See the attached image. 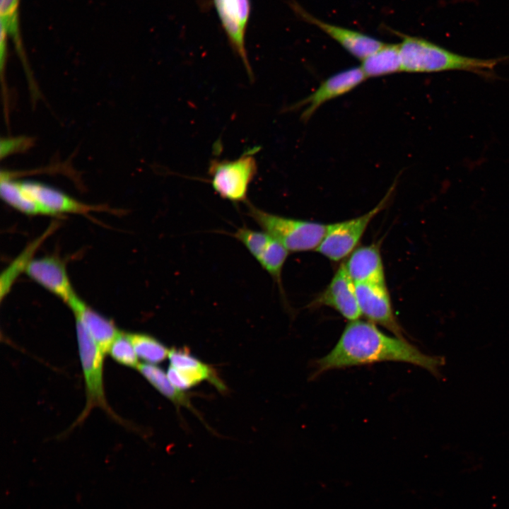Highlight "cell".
Segmentation results:
<instances>
[{
	"mask_svg": "<svg viewBox=\"0 0 509 509\" xmlns=\"http://www.w3.org/2000/svg\"><path fill=\"white\" fill-rule=\"evenodd\" d=\"M410 363L435 376L443 357L423 353L404 338L390 336L369 321H349L333 349L316 362V376L327 370L380 362Z\"/></svg>",
	"mask_w": 509,
	"mask_h": 509,
	"instance_id": "obj_1",
	"label": "cell"
},
{
	"mask_svg": "<svg viewBox=\"0 0 509 509\" xmlns=\"http://www.w3.org/2000/svg\"><path fill=\"white\" fill-rule=\"evenodd\" d=\"M402 71L434 73L464 71L491 78L495 67L508 57L479 59L448 50L426 39L398 33Z\"/></svg>",
	"mask_w": 509,
	"mask_h": 509,
	"instance_id": "obj_2",
	"label": "cell"
},
{
	"mask_svg": "<svg viewBox=\"0 0 509 509\" xmlns=\"http://www.w3.org/2000/svg\"><path fill=\"white\" fill-rule=\"evenodd\" d=\"M248 215L289 252L315 250L321 243L327 225L269 213L247 202Z\"/></svg>",
	"mask_w": 509,
	"mask_h": 509,
	"instance_id": "obj_3",
	"label": "cell"
},
{
	"mask_svg": "<svg viewBox=\"0 0 509 509\" xmlns=\"http://www.w3.org/2000/svg\"><path fill=\"white\" fill-rule=\"evenodd\" d=\"M259 147L247 149L235 160H211L208 173L214 192L233 203L248 202L249 187L257 172L255 154Z\"/></svg>",
	"mask_w": 509,
	"mask_h": 509,
	"instance_id": "obj_4",
	"label": "cell"
},
{
	"mask_svg": "<svg viewBox=\"0 0 509 509\" xmlns=\"http://www.w3.org/2000/svg\"><path fill=\"white\" fill-rule=\"evenodd\" d=\"M76 330L86 395L84 410L78 419L79 422L84 420L95 407H100L111 414L112 413L107 406L104 390L105 353L88 329L78 320H76Z\"/></svg>",
	"mask_w": 509,
	"mask_h": 509,
	"instance_id": "obj_5",
	"label": "cell"
},
{
	"mask_svg": "<svg viewBox=\"0 0 509 509\" xmlns=\"http://www.w3.org/2000/svg\"><path fill=\"white\" fill-rule=\"evenodd\" d=\"M394 187L377 206L363 215L327 225L324 236L316 251L332 261L341 260L351 253L371 221L386 206Z\"/></svg>",
	"mask_w": 509,
	"mask_h": 509,
	"instance_id": "obj_6",
	"label": "cell"
},
{
	"mask_svg": "<svg viewBox=\"0 0 509 509\" xmlns=\"http://www.w3.org/2000/svg\"><path fill=\"white\" fill-rule=\"evenodd\" d=\"M233 236L245 247L281 289L282 271L289 251L264 230L242 227L235 232Z\"/></svg>",
	"mask_w": 509,
	"mask_h": 509,
	"instance_id": "obj_7",
	"label": "cell"
},
{
	"mask_svg": "<svg viewBox=\"0 0 509 509\" xmlns=\"http://www.w3.org/2000/svg\"><path fill=\"white\" fill-rule=\"evenodd\" d=\"M228 40L250 78L253 72L245 47V34L250 14V0H213Z\"/></svg>",
	"mask_w": 509,
	"mask_h": 509,
	"instance_id": "obj_8",
	"label": "cell"
},
{
	"mask_svg": "<svg viewBox=\"0 0 509 509\" xmlns=\"http://www.w3.org/2000/svg\"><path fill=\"white\" fill-rule=\"evenodd\" d=\"M361 315L379 324L394 335L404 338V332L394 313L386 284L356 283Z\"/></svg>",
	"mask_w": 509,
	"mask_h": 509,
	"instance_id": "obj_9",
	"label": "cell"
},
{
	"mask_svg": "<svg viewBox=\"0 0 509 509\" xmlns=\"http://www.w3.org/2000/svg\"><path fill=\"white\" fill-rule=\"evenodd\" d=\"M366 78L361 66L341 71L324 80L314 92L292 105L291 109L305 106L300 118L307 122L324 103L346 94Z\"/></svg>",
	"mask_w": 509,
	"mask_h": 509,
	"instance_id": "obj_10",
	"label": "cell"
},
{
	"mask_svg": "<svg viewBox=\"0 0 509 509\" xmlns=\"http://www.w3.org/2000/svg\"><path fill=\"white\" fill-rule=\"evenodd\" d=\"M291 6L304 21L319 28L337 42L346 51L361 61L385 45L384 42L369 35L321 21L294 1Z\"/></svg>",
	"mask_w": 509,
	"mask_h": 509,
	"instance_id": "obj_11",
	"label": "cell"
},
{
	"mask_svg": "<svg viewBox=\"0 0 509 509\" xmlns=\"http://www.w3.org/2000/svg\"><path fill=\"white\" fill-rule=\"evenodd\" d=\"M312 306H328L349 321L361 316L356 283L348 274L344 264L339 267L327 288L312 303Z\"/></svg>",
	"mask_w": 509,
	"mask_h": 509,
	"instance_id": "obj_12",
	"label": "cell"
},
{
	"mask_svg": "<svg viewBox=\"0 0 509 509\" xmlns=\"http://www.w3.org/2000/svg\"><path fill=\"white\" fill-rule=\"evenodd\" d=\"M26 274L67 304L76 294L69 281L65 264L57 257L32 259L25 269Z\"/></svg>",
	"mask_w": 509,
	"mask_h": 509,
	"instance_id": "obj_13",
	"label": "cell"
},
{
	"mask_svg": "<svg viewBox=\"0 0 509 509\" xmlns=\"http://www.w3.org/2000/svg\"><path fill=\"white\" fill-rule=\"evenodd\" d=\"M168 358L170 365L167 375L172 384L178 390L192 387L203 380H208L217 387H222L211 368L181 349L170 350Z\"/></svg>",
	"mask_w": 509,
	"mask_h": 509,
	"instance_id": "obj_14",
	"label": "cell"
},
{
	"mask_svg": "<svg viewBox=\"0 0 509 509\" xmlns=\"http://www.w3.org/2000/svg\"><path fill=\"white\" fill-rule=\"evenodd\" d=\"M22 189L40 207L42 215L84 214L95 208L81 203L66 194L37 182L19 181Z\"/></svg>",
	"mask_w": 509,
	"mask_h": 509,
	"instance_id": "obj_15",
	"label": "cell"
},
{
	"mask_svg": "<svg viewBox=\"0 0 509 509\" xmlns=\"http://www.w3.org/2000/svg\"><path fill=\"white\" fill-rule=\"evenodd\" d=\"M344 264L355 283L385 284L384 266L377 245L372 244L354 250Z\"/></svg>",
	"mask_w": 509,
	"mask_h": 509,
	"instance_id": "obj_16",
	"label": "cell"
},
{
	"mask_svg": "<svg viewBox=\"0 0 509 509\" xmlns=\"http://www.w3.org/2000/svg\"><path fill=\"white\" fill-rule=\"evenodd\" d=\"M67 305L72 310L75 319L85 326L103 353H108L111 344L121 332L115 324L93 310L77 295Z\"/></svg>",
	"mask_w": 509,
	"mask_h": 509,
	"instance_id": "obj_17",
	"label": "cell"
},
{
	"mask_svg": "<svg viewBox=\"0 0 509 509\" xmlns=\"http://www.w3.org/2000/svg\"><path fill=\"white\" fill-rule=\"evenodd\" d=\"M362 62L361 68L367 78L402 71L399 44H385Z\"/></svg>",
	"mask_w": 509,
	"mask_h": 509,
	"instance_id": "obj_18",
	"label": "cell"
},
{
	"mask_svg": "<svg viewBox=\"0 0 509 509\" xmlns=\"http://www.w3.org/2000/svg\"><path fill=\"white\" fill-rule=\"evenodd\" d=\"M20 0H0L1 24L11 38L18 56L28 79L33 78L27 57L24 49L20 28Z\"/></svg>",
	"mask_w": 509,
	"mask_h": 509,
	"instance_id": "obj_19",
	"label": "cell"
},
{
	"mask_svg": "<svg viewBox=\"0 0 509 509\" xmlns=\"http://www.w3.org/2000/svg\"><path fill=\"white\" fill-rule=\"evenodd\" d=\"M0 194L5 202L21 212L42 215L40 207L22 189L19 181L11 179L6 172L1 175Z\"/></svg>",
	"mask_w": 509,
	"mask_h": 509,
	"instance_id": "obj_20",
	"label": "cell"
},
{
	"mask_svg": "<svg viewBox=\"0 0 509 509\" xmlns=\"http://www.w3.org/2000/svg\"><path fill=\"white\" fill-rule=\"evenodd\" d=\"M140 373L163 395L180 404H187V397L176 388L162 369L150 363H139Z\"/></svg>",
	"mask_w": 509,
	"mask_h": 509,
	"instance_id": "obj_21",
	"label": "cell"
},
{
	"mask_svg": "<svg viewBox=\"0 0 509 509\" xmlns=\"http://www.w3.org/2000/svg\"><path fill=\"white\" fill-rule=\"evenodd\" d=\"M138 358L150 364L162 362L169 356L170 350L154 337L141 333H128Z\"/></svg>",
	"mask_w": 509,
	"mask_h": 509,
	"instance_id": "obj_22",
	"label": "cell"
},
{
	"mask_svg": "<svg viewBox=\"0 0 509 509\" xmlns=\"http://www.w3.org/2000/svg\"><path fill=\"white\" fill-rule=\"evenodd\" d=\"M117 363L137 368L139 363L133 344L127 333L120 332L111 344L108 353Z\"/></svg>",
	"mask_w": 509,
	"mask_h": 509,
	"instance_id": "obj_23",
	"label": "cell"
},
{
	"mask_svg": "<svg viewBox=\"0 0 509 509\" xmlns=\"http://www.w3.org/2000/svg\"><path fill=\"white\" fill-rule=\"evenodd\" d=\"M33 141L27 136L4 138L1 140V158L18 152H22L31 146Z\"/></svg>",
	"mask_w": 509,
	"mask_h": 509,
	"instance_id": "obj_24",
	"label": "cell"
},
{
	"mask_svg": "<svg viewBox=\"0 0 509 509\" xmlns=\"http://www.w3.org/2000/svg\"><path fill=\"white\" fill-rule=\"evenodd\" d=\"M1 33H0V68L1 81L4 82V71L5 69L7 52H8V33L5 30L4 27L1 24Z\"/></svg>",
	"mask_w": 509,
	"mask_h": 509,
	"instance_id": "obj_25",
	"label": "cell"
}]
</instances>
